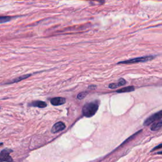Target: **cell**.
Segmentation results:
<instances>
[{
	"mask_svg": "<svg viewBox=\"0 0 162 162\" xmlns=\"http://www.w3.org/2000/svg\"><path fill=\"white\" fill-rule=\"evenodd\" d=\"M30 76H31V74H28V75H22V76H20L18 78H16L15 79H13V80H11V82L9 83V84H12V83H18L19 82V81H21L23 79H25L29 77Z\"/></svg>",
	"mask_w": 162,
	"mask_h": 162,
	"instance_id": "cell-10",
	"label": "cell"
},
{
	"mask_svg": "<svg viewBox=\"0 0 162 162\" xmlns=\"http://www.w3.org/2000/svg\"><path fill=\"white\" fill-rule=\"evenodd\" d=\"M135 90V88L134 86H128V87H125L124 88H122L120 89H119L117 91V93H129V92H132Z\"/></svg>",
	"mask_w": 162,
	"mask_h": 162,
	"instance_id": "cell-9",
	"label": "cell"
},
{
	"mask_svg": "<svg viewBox=\"0 0 162 162\" xmlns=\"http://www.w3.org/2000/svg\"><path fill=\"white\" fill-rule=\"evenodd\" d=\"M66 126L65 124L62 122H58L54 125L51 129L52 133H57L60 131L63 130L65 129Z\"/></svg>",
	"mask_w": 162,
	"mask_h": 162,
	"instance_id": "cell-4",
	"label": "cell"
},
{
	"mask_svg": "<svg viewBox=\"0 0 162 162\" xmlns=\"http://www.w3.org/2000/svg\"><path fill=\"white\" fill-rule=\"evenodd\" d=\"M158 154H162V152H159V153H158Z\"/></svg>",
	"mask_w": 162,
	"mask_h": 162,
	"instance_id": "cell-15",
	"label": "cell"
},
{
	"mask_svg": "<svg viewBox=\"0 0 162 162\" xmlns=\"http://www.w3.org/2000/svg\"><path fill=\"white\" fill-rule=\"evenodd\" d=\"M88 93H89L88 92H82V93H79L77 95V98L78 99H84L86 96V95L88 94Z\"/></svg>",
	"mask_w": 162,
	"mask_h": 162,
	"instance_id": "cell-13",
	"label": "cell"
},
{
	"mask_svg": "<svg viewBox=\"0 0 162 162\" xmlns=\"http://www.w3.org/2000/svg\"><path fill=\"white\" fill-rule=\"evenodd\" d=\"M161 127H162V121L158 120V121L155 122L153 124H152L150 129L152 131H156V130H159V129H161Z\"/></svg>",
	"mask_w": 162,
	"mask_h": 162,
	"instance_id": "cell-8",
	"label": "cell"
},
{
	"mask_svg": "<svg viewBox=\"0 0 162 162\" xmlns=\"http://www.w3.org/2000/svg\"><path fill=\"white\" fill-rule=\"evenodd\" d=\"M11 150L9 149H4L2 151L1 153V159L2 161H8V162H10L12 161V159L11 158V156H9L10 153L11 152Z\"/></svg>",
	"mask_w": 162,
	"mask_h": 162,
	"instance_id": "cell-6",
	"label": "cell"
},
{
	"mask_svg": "<svg viewBox=\"0 0 162 162\" xmlns=\"http://www.w3.org/2000/svg\"><path fill=\"white\" fill-rule=\"evenodd\" d=\"M51 103L53 106H59L62 105L65 103L66 99L62 97H57V98H53L50 101Z\"/></svg>",
	"mask_w": 162,
	"mask_h": 162,
	"instance_id": "cell-5",
	"label": "cell"
},
{
	"mask_svg": "<svg viewBox=\"0 0 162 162\" xmlns=\"http://www.w3.org/2000/svg\"><path fill=\"white\" fill-rule=\"evenodd\" d=\"M154 58L155 57L154 56H146V57H138V58H135L130 59L123 62H120L118 63V64H131V63H140V62H146L151 61L153 60Z\"/></svg>",
	"mask_w": 162,
	"mask_h": 162,
	"instance_id": "cell-2",
	"label": "cell"
},
{
	"mask_svg": "<svg viewBox=\"0 0 162 162\" xmlns=\"http://www.w3.org/2000/svg\"><path fill=\"white\" fill-rule=\"evenodd\" d=\"M12 18V17H8V16L3 17V16H2L1 17H0V22H1V23H3L10 21Z\"/></svg>",
	"mask_w": 162,
	"mask_h": 162,
	"instance_id": "cell-11",
	"label": "cell"
},
{
	"mask_svg": "<svg viewBox=\"0 0 162 162\" xmlns=\"http://www.w3.org/2000/svg\"><path fill=\"white\" fill-rule=\"evenodd\" d=\"M161 119H162V110H160V111L154 114L153 115H151L148 119H146L145 120V121L144 122V126L149 125L150 124H153L155 122L161 120Z\"/></svg>",
	"mask_w": 162,
	"mask_h": 162,
	"instance_id": "cell-3",
	"label": "cell"
},
{
	"mask_svg": "<svg viewBox=\"0 0 162 162\" xmlns=\"http://www.w3.org/2000/svg\"><path fill=\"white\" fill-rule=\"evenodd\" d=\"M126 83H127L126 80H125L124 78H120V79H119V80L118 81V83H116V84H117V87H119V86H124L125 84H126Z\"/></svg>",
	"mask_w": 162,
	"mask_h": 162,
	"instance_id": "cell-12",
	"label": "cell"
},
{
	"mask_svg": "<svg viewBox=\"0 0 162 162\" xmlns=\"http://www.w3.org/2000/svg\"><path fill=\"white\" fill-rule=\"evenodd\" d=\"M29 106H34V107H38V108H41V109H43V108L46 107L47 104L46 103L42 101H34L33 102H32Z\"/></svg>",
	"mask_w": 162,
	"mask_h": 162,
	"instance_id": "cell-7",
	"label": "cell"
},
{
	"mask_svg": "<svg viewBox=\"0 0 162 162\" xmlns=\"http://www.w3.org/2000/svg\"><path fill=\"white\" fill-rule=\"evenodd\" d=\"M99 109V102L94 101L86 103L83 108V115L86 117H91L94 116Z\"/></svg>",
	"mask_w": 162,
	"mask_h": 162,
	"instance_id": "cell-1",
	"label": "cell"
},
{
	"mask_svg": "<svg viewBox=\"0 0 162 162\" xmlns=\"http://www.w3.org/2000/svg\"><path fill=\"white\" fill-rule=\"evenodd\" d=\"M160 148H162V144H160L158 145L157 146H156L155 148H154L152 149V151H154V150L158 149H160Z\"/></svg>",
	"mask_w": 162,
	"mask_h": 162,
	"instance_id": "cell-14",
	"label": "cell"
}]
</instances>
